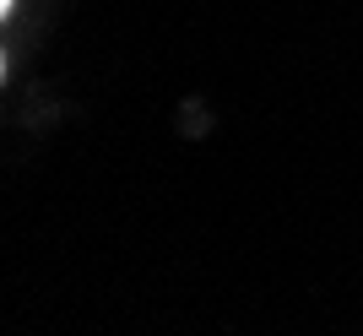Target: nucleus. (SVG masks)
I'll return each instance as SVG.
<instances>
[{
    "label": "nucleus",
    "mask_w": 363,
    "mask_h": 336,
    "mask_svg": "<svg viewBox=\"0 0 363 336\" xmlns=\"http://www.w3.org/2000/svg\"><path fill=\"white\" fill-rule=\"evenodd\" d=\"M6 11H11V0H0V16H6Z\"/></svg>",
    "instance_id": "f257e3e1"
}]
</instances>
